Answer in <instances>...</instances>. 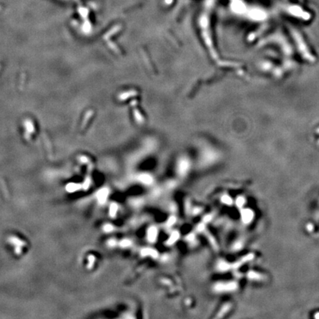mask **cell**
Listing matches in <instances>:
<instances>
[{"label":"cell","instance_id":"obj_1","mask_svg":"<svg viewBox=\"0 0 319 319\" xmlns=\"http://www.w3.org/2000/svg\"><path fill=\"white\" fill-rule=\"evenodd\" d=\"M157 238V229L154 226L149 227L147 230V239L150 242H154Z\"/></svg>","mask_w":319,"mask_h":319},{"label":"cell","instance_id":"obj_2","mask_svg":"<svg viewBox=\"0 0 319 319\" xmlns=\"http://www.w3.org/2000/svg\"><path fill=\"white\" fill-rule=\"evenodd\" d=\"M215 289L217 291H226V290H232L235 288V284L233 283L228 284H218L215 286Z\"/></svg>","mask_w":319,"mask_h":319},{"label":"cell","instance_id":"obj_3","mask_svg":"<svg viewBox=\"0 0 319 319\" xmlns=\"http://www.w3.org/2000/svg\"><path fill=\"white\" fill-rule=\"evenodd\" d=\"M108 196H109V191L107 188H103L100 191H99L98 193H97V199H98L99 202L103 203L104 202H106V200L107 199Z\"/></svg>","mask_w":319,"mask_h":319},{"label":"cell","instance_id":"obj_4","mask_svg":"<svg viewBox=\"0 0 319 319\" xmlns=\"http://www.w3.org/2000/svg\"><path fill=\"white\" fill-rule=\"evenodd\" d=\"M43 139H44V145H45L46 149H47V152H48V155L50 157V159L53 158V151H52V146L51 143H50V140H49L48 137L47 136V134L45 133L43 134Z\"/></svg>","mask_w":319,"mask_h":319},{"label":"cell","instance_id":"obj_5","mask_svg":"<svg viewBox=\"0 0 319 319\" xmlns=\"http://www.w3.org/2000/svg\"><path fill=\"white\" fill-rule=\"evenodd\" d=\"M141 255H143V256L149 255V256H152L153 258H157L158 253L155 250L151 249V248H144L141 250Z\"/></svg>","mask_w":319,"mask_h":319},{"label":"cell","instance_id":"obj_6","mask_svg":"<svg viewBox=\"0 0 319 319\" xmlns=\"http://www.w3.org/2000/svg\"><path fill=\"white\" fill-rule=\"evenodd\" d=\"M138 180L140 183L144 185H151L153 182L152 177L148 174H141L138 177Z\"/></svg>","mask_w":319,"mask_h":319},{"label":"cell","instance_id":"obj_7","mask_svg":"<svg viewBox=\"0 0 319 319\" xmlns=\"http://www.w3.org/2000/svg\"><path fill=\"white\" fill-rule=\"evenodd\" d=\"M0 187H1V192H2L3 195L5 197V199H9L10 198V193H9L8 188H7V185H6V183L4 182V180L3 179L0 178Z\"/></svg>","mask_w":319,"mask_h":319},{"label":"cell","instance_id":"obj_8","mask_svg":"<svg viewBox=\"0 0 319 319\" xmlns=\"http://www.w3.org/2000/svg\"><path fill=\"white\" fill-rule=\"evenodd\" d=\"M179 238H180V233H179L178 231L172 232L171 234L170 235V237L168 238V241H167V244L169 245H173L178 240Z\"/></svg>","mask_w":319,"mask_h":319},{"label":"cell","instance_id":"obj_9","mask_svg":"<svg viewBox=\"0 0 319 319\" xmlns=\"http://www.w3.org/2000/svg\"><path fill=\"white\" fill-rule=\"evenodd\" d=\"M118 206L116 203H112L109 207V214L112 217H115L118 212Z\"/></svg>","mask_w":319,"mask_h":319},{"label":"cell","instance_id":"obj_10","mask_svg":"<svg viewBox=\"0 0 319 319\" xmlns=\"http://www.w3.org/2000/svg\"><path fill=\"white\" fill-rule=\"evenodd\" d=\"M10 241L11 242H13V244H16V245H18V246H19V247L25 246V245H26V243H25V242H23V241L20 240V239H18V238H16V237H10Z\"/></svg>","mask_w":319,"mask_h":319},{"label":"cell","instance_id":"obj_11","mask_svg":"<svg viewBox=\"0 0 319 319\" xmlns=\"http://www.w3.org/2000/svg\"><path fill=\"white\" fill-rule=\"evenodd\" d=\"M25 126H26L27 130L29 132H34V126L32 124V123L30 121H25Z\"/></svg>","mask_w":319,"mask_h":319},{"label":"cell","instance_id":"obj_12","mask_svg":"<svg viewBox=\"0 0 319 319\" xmlns=\"http://www.w3.org/2000/svg\"><path fill=\"white\" fill-rule=\"evenodd\" d=\"M95 257L92 255H89L88 256V265L87 267L89 269H91L93 267V264H95Z\"/></svg>","mask_w":319,"mask_h":319},{"label":"cell","instance_id":"obj_13","mask_svg":"<svg viewBox=\"0 0 319 319\" xmlns=\"http://www.w3.org/2000/svg\"><path fill=\"white\" fill-rule=\"evenodd\" d=\"M186 171H187V165L185 162H183L180 165V168H179V172H180V174L183 175V174H185Z\"/></svg>","mask_w":319,"mask_h":319},{"label":"cell","instance_id":"obj_14","mask_svg":"<svg viewBox=\"0 0 319 319\" xmlns=\"http://www.w3.org/2000/svg\"><path fill=\"white\" fill-rule=\"evenodd\" d=\"M120 245H121L122 248H127V247L131 245V241L128 240V239H123V240H122L120 242Z\"/></svg>","mask_w":319,"mask_h":319},{"label":"cell","instance_id":"obj_15","mask_svg":"<svg viewBox=\"0 0 319 319\" xmlns=\"http://www.w3.org/2000/svg\"><path fill=\"white\" fill-rule=\"evenodd\" d=\"M176 222V217H169V219H168V221H167V226H171L173 225V224H174V223Z\"/></svg>","mask_w":319,"mask_h":319},{"label":"cell","instance_id":"obj_16","mask_svg":"<svg viewBox=\"0 0 319 319\" xmlns=\"http://www.w3.org/2000/svg\"><path fill=\"white\" fill-rule=\"evenodd\" d=\"M103 230L105 232H111L113 230V226L111 225L110 224H106L103 227Z\"/></svg>","mask_w":319,"mask_h":319},{"label":"cell","instance_id":"obj_17","mask_svg":"<svg viewBox=\"0 0 319 319\" xmlns=\"http://www.w3.org/2000/svg\"><path fill=\"white\" fill-rule=\"evenodd\" d=\"M222 202H224V203L225 204H230L231 203V199H230L229 196H224L222 198Z\"/></svg>","mask_w":319,"mask_h":319},{"label":"cell","instance_id":"obj_18","mask_svg":"<svg viewBox=\"0 0 319 319\" xmlns=\"http://www.w3.org/2000/svg\"><path fill=\"white\" fill-rule=\"evenodd\" d=\"M211 216H209V215L205 216V217H204V221H205V222H207L210 221V220H211Z\"/></svg>","mask_w":319,"mask_h":319},{"label":"cell","instance_id":"obj_19","mask_svg":"<svg viewBox=\"0 0 319 319\" xmlns=\"http://www.w3.org/2000/svg\"><path fill=\"white\" fill-rule=\"evenodd\" d=\"M204 228H205V226H204V224H200L199 226H198V230H199V231H202V230H204Z\"/></svg>","mask_w":319,"mask_h":319},{"label":"cell","instance_id":"obj_20","mask_svg":"<svg viewBox=\"0 0 319 319\" xmlns=\"http://www.w3.org/2000/svg\"><path fill=\"white\" fill-rule=\"evenodd\" d=\"M115 244H116V242H115V240H113V239H112V240L109 241V245H110V246H114Z\"/></svg>","mask_w":319,"mask_h":319},{"label":"cell","instance_id":"obj_21","mask_svg":"<svg viewBox=\"0 0 319 319\" xmlns=\"http://www.w3.org/2000/svg\"><path fill=\"white\" fill-rule=\"evenodd\" d=\"M193 238H194V236H193V234H191V235H188L187 237V239H188V240H191V239H193Z\"/></svg>","mask_w":319,"mask_h":319},{"label":"cell","instance_id":"obj_22","mask_svg":"<svg viewBox=\"0 0 319 319\" xmlns=\"http://www.w3.org/2000/svg\"><path fill=\"white\" fill-rule=\"evenodd\" d=\"M0 69H1V65H0Z\"/></svg>","mask_w":319,"mask_h":319},{"label":"cell","instance_id":"obj_23","mask_svg":"<svg viewBox=\"0 0 319 319\" xmlns=\"http://www.w3.org/2000/svg\"><path fill=\"white\" fill-rule=\"evenodd\" d=\"M0 10H1V7H0Z\"/></svg>","mask_w":319,"mask_h":319}]
</instances>
